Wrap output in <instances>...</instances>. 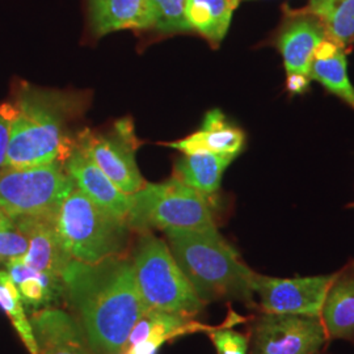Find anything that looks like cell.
<instances>
[{
	"instance_id": "obj_1",
	"label": "cell",
	"mask_w": 354,
	"mask_h": 354,
	"mask_svg": "<svg viewBox=\"0 0 354 354\" xmlns=\"http://www.w3.org/2000/svg\"><path fill=\"white\" fill-rule=\"evenodd\" d=\"M64 295L95 354H122L147 308L140 297L131 259L99 263L71 260L62 274Z\"/></svg>"
},
{
	"instance_id": "obj_2",
	"label": "cell",
	"mask_w": 354,
	"mask_h": 354,
	"mask_svg": "<svg viewBox=\"0 0 354 354\" xmlns=\"http://www.w3.org/2000/svg\"><path fill=\"white\" fill-rule=\"evenodd\" d=\"M88 96L21 82L0 111L10 124L6 169L64 162L75 147L68 125L84 112Z\"/></svg>"
},
{
	"instance_id": "obj_3",
	"label": "cell",
	"mask_w": 354,
	"mask_h": 354,
	"mask_svg": "<svg viewBox=\"0 0 354 354\" xmlns=\"http://www.w3.org/2000/svg\"><path fill=\"white\" fill-rule=\"evenodd\" d=\"M165 232L177 264L203 304L239 301L254 307L253 270L216 228Z\"/></svg>"
},
{
	"instance_id": "obj_4",
	"label": "cell",
	"mask_w": 354,
	"mask_h": 354,
	"mask_svg": "<svg viewBox=\"0 0 354 354\" xmlns=\"http://www.w3.org/2000/svg\"><path fill=\"white\" fill-rule=\"evenodd\" d=\"M57 227L71 260L88 264L127 256L133 232L125 219L104 210L76 187L64 198Z\"/></svg>"
},
{
	"instance_id": "obj_5",
	"label": "cell",
	"mask_w": 354,
	"mask_h": 354,
	"mask_svg": "<svg viewBox=\"0 0 354 354\" xmlns=\"http://www.w3.org/2000/svg\"><path fill=\"white\" fill-rule=\"evenodd\" d=\"M131 264L147 311L197 317L205 307L180 269L168 244L151 231L140 232Z\"/></svg>"
},
{
	"instance_id": "obj_6",
	"label": "cell",
	"mask_w": 354,
	"mask_h": 354,
	"mask_svg": "<svg viewBox=\"0 0 354 354\" xmlns=\"http://www.w3.org/2000/svg\"><path fill=\"white\" fill-rule=\"evenodd\" d=\"M127 225L131 231L216 228L209 197L172 176L129 196Z\"/></svg>"
},
{
	"instance_id": "obj_7",
	"label": "cell",
	"mask_w": 354,
	"mask_h": 354,
	"mask_svg": "<svg viewBox=\"0 0 354 354\" xmlns=\"http://www.w3.org/2000/svg\"><path fill=\"white\" fill-rule=\"evenodd\" d=\"M74 187L64 162L6 169L0 174V209L12 218H57Z\"/></svg>"
},
{
	"instance_id": "obj_8",
	"label": "cell",
	"mask_w": 354,
	"mask_h": 354,
	"mask_svg": "<svg viewBox=\"0 0 354 354\" xmlns=\"http://www.w3.org/2000/svg\"><path fill=\"white\" fill-rule=\"evenodd\" d=\"M76 146L127 196L146 185L136 160L140 140L136 137L131 120L122 118L105 133L84 129L76 136Z\"/></svg>"
},
{
	"instance_id": "obj_9",
	"label": "cell",
	"mask_w": 354,
	"mask_h": 354,
	"mask_svg": "<svg viewBox=\"0 0 354 354\" xmlns=\"http://www.w3.org/2000/svg\"><path fill=\"white\" fill-rule=\"evenodd\" d=\"M328 342L319 317L266 314L253 322L251 354H317Z\"/></svg>"
},
{
	"instance_id": "obj_10",
	"label": "cell",
	"mask_w": 354,
	"mask_h": 354,
	"mask_svg": "<svg viewBox=\"0 0 354 354\" xmlns=\"http://www.w3.org/2000/svg\"><path fill=\"white\" fill-rule=\"evenodd\" d=\"M333 277L335 273L314 277L277 279L259 274L253 270L251 286L254 295L259 297L263 313L319 317Z\"/></svg>"
},
{
	"instance_id": "obj_11",
	"label": "cell",
	"mask_w": 354,
	"mask_h": 354,
	"mask_svg": "<svg viewBox=\"0 0 354 354\" xmlns=\"http://www.w3.org/2000/svg\"><path fill=\"white\" fill-rule=\"evenodd\" d=\"M283 19L272 44L279 50L286 75L310 74V66L317 46L327 39V32L315 15L304 10L283 8Z\"/></svg>"
},
{
	"instance_id": "obj_12",
	"label": "cell",
	"mask_w": 354,
	"mask_h": 354,
	"mask_svg": "<svg viewBox=\"0 0 354 354\" xmlns=\"http://www.w3.org/2000/svg\"><path fill=\"white\" fill-rule=\"evenodd\" d=\"M28 238V251L21 257L26 266L51 279L62 281V274L71 257L64 250L57 227V218L23 216L13 218Z\"/></svg>"
},
{
	"instance_id": "obj_13",
	"label": "cell",
	"mask_w": 354,
	"mask_h": 354,
	"mask_svg": "<svg viewBox=\"0 0 354 354\" xmlns=\"http://www.w3.org/2000/svg\"><path fill=\"white\" fill-rule=\"evenodd\" d=\"M38 354H95L76 320L57 307H44L29 317Z\"/></svg>"
},
{
	"instance_id": "obj_14",
	"label": "cell",
	"mask_w": 354,
	"mask_h": 354,
	"mask_svg": "<svg viewBox=\"0 0 354 354\" xmlns=\"http://www.w3.org/2000/svg\"><path fill=\"white\" fill-rule=\"evenodd\" d=\"M64 165L76 188L91 201L111 214L127 221L129 196L114 185L113 181L95 165L86 152L82 151L75 145L73 151L66 158Z\"/></svg>"
},
{
	"instance_id": "obj_15",
	"label": "cell",
	"mask_w": 354,
	"mask_h": 354,
	"mask_svg": "<svg viewBox=\"0 0 354 354\" xmlns=\"http://www.w3.org/2000/svg\"><path fill=\"white\" fill-rule=\"evenodd\" d=\"M245 145V134L235 127L219 109H212L205 114L203 127L183 140L165 143L167 147L183 153L213 152L223 156L236 158Z\"/></svg>"
},
{
	"instance_id": "obj_16",
	"label": "cell",
	"mask_w": 354,
	"mask_h": 354,
	"mask_svg": "<svg viewBox=\"0 0 354 354\" xmlns=\"http://www.w3.org/2000/svg\"><path fill=\"white\" fill-rule=\"evenodd\" d=\"M319 319L328 342L340 339L354 342V259L335 272Z\"/></svg>"
},
{
	"instance_id": "obj_17",
	"label": "cell",
	"mask_w": 354,
	"mask_h": 354,
	"mask_svg": "<svg viewBox=\"0 0 354 354\" xmlns=\"http://www.w3.org/2000/svg\"><path fill=\"white\" fill-rule=\"evenodd\" d=\"M88 16L96 37L125 29H152L149 0H88Z\"/></svg>"
},
{
	"instance_id": "obj_18",
	"label": "cell",
	"mask_w": 354,
	"mask_h": 354,
	"mask_svg": "<svg viewBox=\"0 0 354 354\" xmlns=\"http://www.w3.org/2000/svg\"><path fill=\"white\" fill-rule=\"evenodd\" d=\"M214 327L196 322L194 317L151 310L137 322L129 336L127 346L142 342L158 353L159 348L165 342L190 333L209 332Z\"/></svg>"
},
{
	"instance_id": "obj_19",
	"label": "cell",
	"mask_w": 354,
	"mask_h": 354,
	"mask_svg": "<svg viewBox=\"0 0 354 354\" xmlns=\"http://www.w3.org/2000/svg\"><path fill=\"white\" fill-rule=\"evenodd\" d=\"M308 75L354 109V86L349 80L346 54L342 45L329 38L324 39L314 53Z\"/></svg>"
},
{
	"instance_id": "obj_20",
	"label": "cell",
	"mask_w": 354,
	"mask_h": 354,
	"mask_svg": "<svg viewBox=\"0 0 354 354\" xmlns=\"http://www.w3.org/2000/svg\"><path fill=\"white\" fill-rule=\"evenodd\" d=\"M232 160L231 156L213 152L183 153L174 168V176L212 198L221 188L223 174Z\"/></svg>"
},
{
	"instance_id": "obj_21",
	"label": "cell",
	"mask_w": 354,
	"mask_h": 354,
	"mask_svg": "<svg viewBox=\"0 0 354 354\" xmlns=\"http://www.w3.org/2000/svg\"><path fill=\"white\" fill-rule=\"evenodd\" d=\"M239 4L241 0H185V19L190 30L216 49L226 37L232 15Z\"/></svg>"
},
{
	"instance_id": "obj_22",
	"label": "cell",
	"mask_w": 354,
	"mask_h": 354,
	"mask_svg": "<svg viewBox=\"0 0 354 354\" xmlns=\"http://www.w3.org/2000/svg\"><path fill=\"white\" fill-rule=\"evenodd\" d=\"M304 11L315 15L333 42L354 44V0H308Z\"/></svg>"
},
{
	"instance_id": "obj_23",
	"label": "cell",
	"mask_w": 354,
	"mask_h": 354,
	"mask_svg": "<svg viewBox=\"0 0 354 354\" xmlns=\"http://www.w3.org/2000/svg\"><path fill=\"white\" fill-rule=\"evenodd\" d=\"M0 308L10 317L13 328L30 354H38V346L29 317H26L20 291L6 270H0Z\"/></svg>"
},
{
	"instance_id": "obj_24",
	"label": "cell",
	"mask_w": 354,
	"mask_h": 354,
	"mask_svg": "<svg viewBox=\"0 0 354 354\" xmlns=\"http://www.w3.org/2000/svg\"><path fill=\"white\" fill-rule=\"evenodd\" d=\"M152 13V29L160 35L190 32L185 19V0H149Z\"/></svg>"
},
{
	"instance_id": "obj_25",
	"label": "cell",
	"mask_w": 354,
	"mask_h": 354,
	"mask_svg": "<svg viewBox=\"0 0 354 354\" xmlns=\"http://www.w3.org/2000/svg\"><path fill=\"white\" fill-rule=\"evenodd\" d=\"M28 238L11 215L0 209V266L20 259L28 251Z\"/></svg>"
},
{
	"instance_id": "obj_26",
	"label": "cell",
	"mask_w": 354,
	"mask_h": 354,
	"mask_svg": "<svg viewBox=\"0 0 354 354\" xmlns=\"http://www.w3.org/2000/svg\"><path fill=\"white\" fill-rule=\"evenodd\" d=\"M231 319L219 327L207 332L218 354H247L250 348V335L230 328Z\"/></svg>"
},
{
	"instance_id": "obj_27",
	"label": "cell",
	"mask_w": 354,
	"mask_h": 354,
	"mask_svg": "<svg viewBox=\"0 0 354 354\" xmlns=\"http://www.w3.org/2000/svg\"><path fill=\"white\" fill-rule=\"evenodd\" d=\"M8 145H10V124L7 117L0 111V174L6 171Z\"/></svg>"
},
{
	"instance_id": "obj_28",
	"label": "cell",
	"mask_w": 354,
	"mask_h": 354,
	"mask_svg": "<svg viewBox=\"0 0 354 354\" xmlns=\"http://www.w3.org/2000/svg\"><path fill=\"white\" fill-rule=\"evenodd\" d=\"M311 79L310 76L302 75V74H290L288 75L286 80V88L290 93H304L310 88Z\"/></svg>"
},
{
	"instance_id": "obj_29",
	"label": "cell",
	"mask_w": 354,
	"mask_h": 354,
	"mask_svg": "<svg viewBox=\"0 0 354 354\" xmlns=\"http://www.w3.org/2000/svg\"><path fill=\"white\" fill-rule=\"evenodd\" d=\"M349 207H354V203L349 205Z\"/></svg>"
},
{
	"instance_id": "obj_30",
	"label": "cell",
	"mask_w": 354,
	"mask_h": 354,
	"mask_svg": "<svg viewBox=\"0 0 354 354\" xmlns=\"http://www.w3.org/2000/svg\"><path fill=\"white\" fill-rule=\"evenodd\" d=\"M317 354H320V353H317Z\"/></svg>"
}]
</instances>
